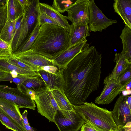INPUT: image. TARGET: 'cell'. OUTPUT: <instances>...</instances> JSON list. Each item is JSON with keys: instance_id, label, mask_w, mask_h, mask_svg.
Listing matches in <instances>:
<instances>
[{"instance_id": "obj_25", "label": "cell", "mask_w": 131, "mask_h": 131, "mask_svg": "<svg viewBox=\"0 0 131 131\" xmlns=\"http://www.w3.org/2000/svg\"><path fill=\"white\" fill-rule=\"evenodd\" d=\"M15 22L16 20H7L0 34L1 39L10 46L14 36Z\"/></svg>"}, {"instance_id": "obj_43", "label": "cell", "mask_w": 131, "mask_h": 131, "mask_svg": "<svg viewBox=\"0 0 131 131\" xmlns=\"http://www.w3.org/2000/svg\"><path fill=\"white\" fill-rule=\"evenodd\" d=\"M110 131H113V130H110Z\"/></svg>"}, {"instance_id": "obj_7", "label": "cell", "mask_w": 131, "mask_h": 131, "mask_svg": "<svg viewBox=\"0 0 131 131\" xmlns=\"http://www.w3.org/2000/svg\"><path fill=\"white\" fill-rule=\"evenodd\" d=\"M0 98L15 104L19 108L35 109L36 106L34 101L29 95L17 88L0 85Z\"/></svg>"}, {"instance_id": "obj_9", "label": "cell", "mask_w": 131, "mask_h": 131, "mask_svg": "<svg viewBox=\"0 0 131 131\" xmlns=\"http://www.w3.org/2000/svg\"><path fill=\"white\" fill-rule=\"evenodd\" d=\"M90 15L88 26L90 32H101L117 21L107 18L96 5L93 0H90Z\"/></svg>"}, {"instance_id": "obj_2", "label": "cell", "mask_w": 131, "mask_h": 131, "mask_svg": "<svg viewBox=\"0 0 131 131\" xmlns=\"http://www.w3.org/2000/svg\"><path fill=\"white\" fill-rule=\"evenodd\" d=\"M70 47L68 31L61 26L45 24L40 26L38 34L28 50L53 60Z\"/></svg>"}, {"instance_id": "obj_19", "label": "cell", "mask_w": 131, "mask_h": 131, "mask_svg": "<svg viewBox=\"0 0 131 131\" xmlns=\"http://www.w3.org/2000/svg\"><path fill=\"white\" fill-rule=\"evenodd\" d=\"M113 7L125 25L131 28V0H115Z\"/></svg>"}, {"instance_id": "obj_27", "label": "cell", "mask_w": 131, "mask_h": 131, "mask_svg": "<svg viewBox=\"0 0 131 131\" xmlns=\"http://www.w3.org/2000/svg\"><path fill=\"white\" fill-rule=\"evenodd\" d=\"M34 78L35 77L19 74L17 77H14L12 76L11 73H8L5 76L0 78V82L7 81L11 83L13 82L16 85V88L21 90L20 86L24 81L28 79Z\"/></svg>"}, {"instance_id": "obj_26", "label": "cell", "mask_w": 131, "mask_h": 131, "mask_svg": "<svg viewBox=\"0 0 131 131\" xmlns=\"http://www.w3.org/2000/svg\"><path fill=\"white\" fill-rule=\"evenodd\" d=\"M0 121L7 128L13 131H26L19 125L0 108Z\"/></svg>"}, {"instance_id": "obj_21", "label": "cell", "mask_w": 131, "mask_h": 131, "mask_svg": "<svg viewBox=\"0 0 131 131\" xmlns=\"http://www.w3.org/2000/svg\"><path fill=\"white\" fill-rule=\"evenodd\" d=\"M120 38L123 45L121 52L126 59L131 61V28L125 25Z\"/></svg>"}, {"instance_id": "obj_16", "label": "cell", "mask_w": 131, "mask_h": 131, "mask_svg": "<svg viewBox=\"0 0 131 131\" xmlns=\"http://www.w3.org/2000/svg\"><path fill=\"white\" fill-rule=\"evenodd\" d=\"M63 71V69H59L58 72L55 74L44 70L38 71L51 90H58L64 92V82Z\"/></svg>"}, {"instance_id": "obj_30", "label": "cell", "mask_w": 131, "mask_h": 131, "mask_svg": "<svg viewBox=\"0 0 131 131\" xmlns=\"http://www.w3.org/2000/svg\"><path fill=\"white\" fill-rule=\"evenodd\" d=\"M13 55L10 46L0 38V57H12Z\"/></svg>"}, {"instance_id": "obj_13", "label": "cell", "mask_w": 131, "mask_h": 131, "mask_svg": "<svg viewBox=\"0 0 131 131\" xmlns=\"http://www.w3.org/2000/svg\"><path fill=\"white\" fill-rule=\"evenodd\" d=\"M87 41L86 39L69 47L60 55L53 60L55 65L58 66L59 69L65 68L78 54L90 46Z\"/></svg>"}, {"instance_id": "obj_17", "label": "cell", "mask_w": 131, "mask_h": 131, "mask_svg": "<svg viewBox=\"0 0 131 131\" xmlns=\"http://www.w3.org/2000/svg\"><path fill=\"white\" fill-rule=\"evenodd\" d=\"M39 7L40 13L45 14L51 18L70 32L71 25L69 24L66 16L61 14L52 6L44 3L39 2Z\"/></svg>"}, {"instance_id": "obj_36", "label": "cell", "mask_w": 131, "mask_h": 131, "mask_svg": "<svg viewBox=\"0 0 131 131\" xmlns=\"http://www.w3.org/2000/svg\"><path fill=\"white\" fill-rule=\"evenodd\" d=\"M20 89L23 92L30 96L31 99L34 101L36 99V92L35 91L32 90L21 87H20Z\"/></svg>"}, {"instance_id": "obj_11", "label": "cell", "mask_w": 131, "mask_h": 131, "mask_svg": "<svg viewBox=\"0 0 131 131\" xmlns=\"http://www.w3.org/2000/svg\"><path fill=\"white\" fill-rule=\"evenodd\" d=\"M104 86L100 95L95 99L98 104H107L111 103L122 92L127 90V87L122 86L118 79L111 81L104 80Z\"/></svg>"}, {"instance_id": "obj_38", "label": "cell", "mask_w": 131, "mask_h": 131, "mask_svg": "<svg viewBox=\"0 0 131 131\" xmlns=\"http://www.w3.org/2000/svg\"><path fill=\"white\" fill-rule=\"evenodd\" d=\"M18 1L25 11L29 7L31 0H18Z\"/></svg>"}, {"instance_id": "obj_12", "label": "cell", "mask_w": 131, "mask_h": 131, "mask_svg": "<svg viewBox=\"0 0 131 131\" xmlns=\"http://www.w3.org/2000/svg\"><path fill=\"white\" fill-rule=\"evenodd\" d=\"M13 57L34 68L36 71L42 70V67L55 66L52 60L41 55L27 50L13 54Z\"/></svg>"}, {"instance_id": "obj_24", "label": "cell", "mask_w": 131, "mask_h": 131, "mask_svg": "<svg viewBox=\"0 0 131 131\" xmlns=\"http://www.w3.org/2000/svg\"><path fill=\"white\" fill-rule=\"evenodd\" d=\"M59 109L63 110H74L72 104L64 92L58 90H51Z\"/></svg>"}, {"instance_id": "obj_39", "label": "cell", "mask_w": 131, "mask_h": 131, "mask_svg": "<svg viewBox=\"0 0 131 131\" xmlns=\"http://www.w3.org/2000/svg\"><path fill=\"white\" fill-rule=\"evenodd\" d=\"M28 114V111L26 110H24L21 115L24 125L29 124L27 118Z\"/></svg>"}, {"instance_id": "obj_20", "label": "cell", "mask_w": 131, "mask_h": 131, "mask_svg": "<svg viewBox=\"0 0 131 131\" xmlns=\"http://www.w3.org/2000/svg\"><path fill=\"white\" fill-rule=\"evenodd\" d=\"M0 69L11 73L15 72L19 75L36 77L39 75L38 71H29L22 69L9 63L7 57H0Z\"/></svg>"}, {"instance_id": "obj_23", "label": "cell", "mask_w": 131, "mask_h": 131, "mask_svg": "<svg viewBox=\"0 0 131 131\" xmlns=\"http://www.w3.org/2000/svg\"><path fill=\"white\" fill-rule=\"evenodd\" d=\"M21 87L32 90L36 93L48 87L40 75L36 77L25 81L22 83Z\"/></svg>"}, {"instance_id": "obj_42", "label": "cell", "mask_w": 131, "mask_h": 131, "mask_svg": "<svg viewBox=\"0 0 131 131\" xmlns=\"http://www.w3.org/2000/svg\"><path fill=\"white\" fill-rule=\"evenodd\" d=\"M8 0H0V5H5L7 2Z\"/></svg>"}, {"instance_id": "obj_29", "label": "cell", "mask_w": 131, "mask_h": 131, "mask_svg": "<svg viewBox=\"0 0 131 131\" xmlns=\"http://www.w3.org/2000/svg\"><path fill=\"white\" fill-rule=\"evenodd\" d=\"M40 27V26L38 25L35 28L26 42L15 54L28 50L31 48L38 34Z\"/></svg>"}, {"instance_id": "obj_1", "label": "cell", "mask_w": 131, "mask_h": 131, "mask_svg": "<svg viewBox=\"0 0 131 131\" xmlns=\"http://www.w3.org/2000/svg\"><path fill=\"white\" fill-rule=\"evenodd\" d=\"M102 56L94 46L78 54L63 69L64 92L70 103L79 105L99 88Z\"/></svg>"}, {"instance_id": "obj_37", "label": "cell", "mask_w": 131, "mask_h": 131, "mask_svg": "<svg viewBox=\"0 0 131 131\" xmlns=\"http://www.w3.org/2000/svg\"><path fill=\"white\" fill-rule=\"evenodd\" d=\"M117 126V131H131V122H127L124 126Z\"/></svg>"}, {"instance_id": "obj_34", "label": "cell", "mask_w": 131, "mask_h": 131, "mask_svg": "<svg viewBox=\"0 0 131 131\" xmlns=\"http://www.w3.org/2000/svg\"><path fill=\"white\" fill-rule=\"evenodd\" d=\"M42 70L47 71L53 74H56L58 71L59 69L56 67L52 66H46L42 67L41 68Z\"/></svg>"}, {"instance_id": "obj_8", "label": "cell", "mask_w": 131, "mask_h": 131, "mask_svg": "<svg viewBox=\"0 0 131 131\" xmlns=\"http://www.w3.org/2000/svg\"><path fill=\"white\" fill-rule=\"evenodd\" d=\"M131 96L122 94L116 101L112 113L117 126H124L127 122H131Z\"/></svg>"}, {"instance_id": "obj_41", "label": "cell", "mask_w": 131, "mask_h": 131, "mask_svg": "<svg viewBox=\"0 0 131 131\" xmlns=\"http://www.w3.org/2000/svg\"><path fill=\"white\" fill-rule=\"evenodd\" d=\"M8 73H11L4 71L0 69V78L5 76Z\"/></svg>"}, {"instance_id": "obj_22", "label": "cell", "mask_w": 131, "mask_h": 131, "mask_svg": "<svg viewBox=\"0 0 131 131\" xmlns=\"http://www.w3.org/2000/svg\"><path fill=\"white\" fill-rule=\"evenodd\" d=\"M8 20H16L23 15L25 11L18 0H8Z\"/></svg>"}, {"instance_id": "obj_35", "label": "cell", "mask_w": 131, "mask_h": 131, "mask_svg": "<svg viewBox=\"0 0 131 131\" xmlns=\"http://www.w3.org/2000/svg\"><path fill=\"white\" fill-rule=\"evenodd\" d=\"M80 131H100L90 124L84 122L82 125Z\"/></svg>"}, {"instance_id": "obj_4", "label": "cell", "mask_w": 131, "mask_h": 131, "mask_svg": "<svg viewBox=\"0 0 131 131\" xmlns=\"http://www.w3.org/2000/svg\"><path fill=\"white\" fill-rule=\"evenodd\" d=\"M74 111L84 121L100 131H117V126L112 117V111L99 107L93 102H85L79 105L72 104Z\"/></svg>"}, {"instance_id": "obj_44", "label": "cell", "mask_w": 131, "mask_h": 131, "mask_svg": "<svg viewBox=\"0 0 131 131\" xmlns=\"http://www.w3.org/2000/svg\"><path fill=\"white\" fill-rule=\"evenodd\" d=\"M79 131H80V130Z\"/></svg>"}, {"instance_id": "obj_14", "label": "cell", "mask_w": 131, "mask_h": 131, "mask_svg": "<svg viewBox=\"0 0 131 131\" xmlns=\"http://www.w3.org/2000/svg\"><path fill=\"white\" fill-rule=\"evenodd\" d=\"M114 61L116 64L113 69L104 80H117L131 67V61L126 59L121 52L115 53Z\"/></svg>"}, {"instance_id": "obj_32", "label": "cell", "mask_w": 131, "mask_h": 131, "mask_svg": "<svg viewBox=\"0 0 131 131\" xmlns=\"http://www.w3.org/2000/svg\"><path fill=\"white\" fill-rule=\"evenodd\" d=\"M7 57L8 61L11 64L28 71H36L32 67L19 61L12 57Z\"/></svg>"}, {"instance_id": "obj_31", "label": "cell", "mask_w": 131, "mask_h": 131, "mask_svg": "<svg viewBox=\"0 0 131 131\" xmlns=\"http://www.w3.org/2000/svg\"><path fill=\"white\" fill-rule=\"evenodd\" d=\"M7 20L8 4L7 2L5 5L3 6L0 5V34Z\"/></svg>"}, {"instance_id": "obj_15", "label": "cell", "mask_w": 131, "mask_h": 131, "mask_svg": "<svg viewBox=\"0 0 131 131\" xmlns=\"http://www.w3.org/2000/svg\"><path fill=\"white\" fill-rule=\"evenodd\" d=\"M90 35L88 24L82 23H72L69 32L70 47L84 40Z\"/></svg>"}, {"instance_id": "obj_18", "label": "cell", "mask_w": 131, "mask_h": 131, "mask_svg": "<svg viewBox=\"0 0 131 131\" xmlns=\"http://www.w3.org/2000/svg\"><path fill=\"white\" fill-rule=\"evenodd\" d=\"M0 108L19 125L25 129L19 108L16 104L0 98Z\"/></svg>"}, {"instance_id": "obj_3", "label": "cell", "mask_w": 131, "mask_h": 131, "mask_svg": "<svg viewBox=\"0 0 131 131\" xmlns=\"http://www.w3.org/2000/svg\"><path fill=\"white\" fill-rule=\"evenodd\" d=\"M39 3L38 0H31L23 18L20 17L16 20L14 36L10 46L13 54L25 43L35 28L40 26Z\"/></svg>"}, {"instance_id": "obj_33", "label": "cell", "mask_w": 131, "mask_h": 131, "mask_svg": "<svg viewBox=\"0 0 131 131\" xmlns=\"http://www.w3.org/2000/svg\"><path fill=\"white\" fill-rule=\"evenodd\" d=\"M38 22L40 26L43 24H48L61 26L55 20L47 15L43 13H40L38 17Z\"/></svg>"}, {"instance_id": "obj_5", "label": "cell", "mask_w": 131, "mask_h": 131, "mask_svg": "<svg viewBox=\"0 0 131 131\" xmlns=\"http://www.w3.org/2000/svg\"><path fill=\"white\" fill-rule=\"evenodd\" d=\"M34 101L38 113L49 122H54V116L59 108L50 89L48 87L36 93Z\"/></svg>"}, {"instance_id": "obj_28", "label": "cell", "mask_w": 131, "mask_h": 131, "mask_svg": "<svg viewBox=\"0 0 131 131\" xmlns=\"http://www.w3.org/2000/svg\"><path fill=\"white\" fill-rule=\"evenodd\" d=\"M76 1L54 0L53 1L52 6L59 12L63 13L71 7Z\"/></svg>"}, {"instance_id": "obj_40", "label": "cell", "mask_w": 131, "mask_h": 131, "mask_svg": "<svg viewBox=\"0 0 131 131\" xmlns=\"http://www.w3.org/2000/svg\"><path fill=\"white\" fill-rule=\"evenodd\" d=\"M26 131H37L35 129L31 127L29 124L24 125Z\"/></svg>"}, {"instance_id": "obj_10", "label": "cell", "mask_w": 131, "mask_h": 131, "mask_svg": "<svg viewBox=\"0 0 131 131\" xmlns=\"http://www.w3.org/2000/svg\"><path fill=\"white\" fill-rule=\"evenodd\" d=\"M90 0H76L67 10V19L72 23H82L88 24L90 15Z\"/></svg>"}, {"instance_id": "obj_45", "label": "cell", "mask_w": 131, "mask_h": 131, "mask_svg": "<svg viewBox=\"0 0 131 131\" xmlns=\"http://www.w3.org/2000/svg\"><path fill=\"white\" fill-rule=\"evenodd\" d=\"M0 131H1L0 130Z\"/></svg>"}, {"instance_id": "obj_6", "label": "cell", "mask_w": 131, "mask_h": 131, "mask_svg": "<svg viewBox=\"0 0 131 131\" xmlns=\"http://www.w3.org/2000/svg\"><path fill=\"white\" fill-rule=\"evenodd\" d=\"M59 131H79L84 121L74 110H58L54 122Z\"/></svg>"}]
</instances>
